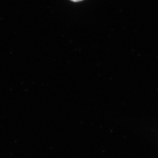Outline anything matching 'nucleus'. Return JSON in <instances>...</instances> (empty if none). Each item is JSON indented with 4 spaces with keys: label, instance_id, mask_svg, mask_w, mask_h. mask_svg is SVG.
Segmentation results:
<instances>
[{
    "label": "nucleus",
    "instance_id": "nucleus-1",
    "mask_svg": "<svg viewBox=\"0 0 158 158\" xmlns=\"http://www.w3.org/2000/svg\"><path fill=\"white\" fill-rule=\"evenodd\" d=\"M70 1H73V2H77L81 1H83V0H70Z\"/></svg>",
    "mask_w": 158,
    "mask_h": 158
}]
</instances>
